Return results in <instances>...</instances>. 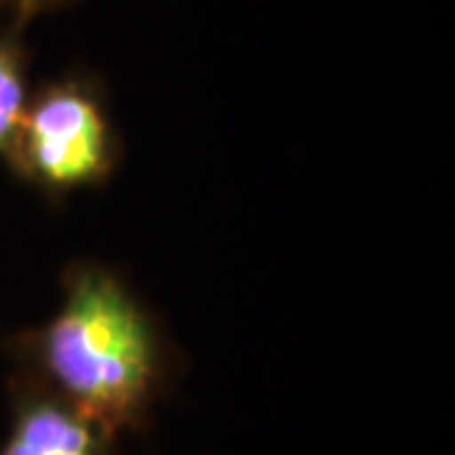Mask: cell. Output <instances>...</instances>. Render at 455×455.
I'll return each instance as SVG.
<instances>
[{"mask_svg":"<svg viewBox=\"0 0 455 455\" xmlns=\"http://www.w3.org/2000/svg\"><path fill=\"white\" fill-rule=\"evenodd\" d=\"M31 99L28 56L20 31L5 26L0 31V157L8 160L16 145L18 130Z\"/></svg>","mask_w":455,"mask_h":455,"instance_id":"obj_4","label":"cell"},{"mask_svg":"<svg viewBox=\"0 0 455 455\" xmlns=\"http://www.w3.org/2000/svg\"><path fill=\"white\" fill-rule=\"evenodd\" d=\"M5 163L51 200L104 185L119 163V137L99 84L74 74L31 94Z\"/></svg>","mask_w":455,"mask_h":455,"instance_id":"obj_2","label":"cell"},{"mask_svg":"<svg viewBox=\"0 0 455 455\" xmlns=\"http://www.w3.org/2000/svg\"><path fill=\"white\" fill-rule=\"evenodd\" d=\"M66 0H0V11L8 13V26L23 33V28L36 20L64 5Z\"/></svg>","mask_w":455,"mask_h":455,"instance_id":"obj_5","label":"cell"},{"mask_svg":"<svg viewBox=\"0 0 455 455\" xmlns=\"http://www.w3.org/2000/svg\"><path fill=\"white\" fill-rule=\"evenodd\" d=\"M114 443L38 379L23 372L11 379V425L0 455H114Z\"/></svg>","mask_w":455,"mask_h":455,"instance_id":"obj_3","label":"cell"},{"mask_svg":"<svg viewBox=\"0 0 455 455\" xmlns=\"http://www.w3.org/2000/svg\"><path fill=\"white\" fill-rule=\"evenodd\" d=\"M11 347L20 372L114 440L149 423L170 372L145 304L112 268L89 260L66 268L59 309Z\"/></svg>","mask_w":455,"mask_h":455,"instance_id":"obj_1","label":"cell"}]
</instances>
